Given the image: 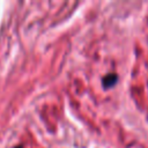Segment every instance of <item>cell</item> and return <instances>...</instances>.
<instances>
[{"label":"cell","instance_id":"cell-1","mask_svg":"<svg viewBox=\"0 0 148 148\" xmlns=\"http://www.w3.org/2000/svg\"><path fill=\"white\" fill-rule=\"evenodd\" d=\"M117 81H118V75L114 73H110L102 79V84L105 89H109V88H112L117 83Z\"/></svg>","mask_w":148,"mask_h":148}]
</instances>
